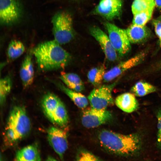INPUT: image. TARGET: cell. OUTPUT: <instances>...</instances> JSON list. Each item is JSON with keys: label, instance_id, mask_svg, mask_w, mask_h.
I'll use <instances>...</instances> for the list:
<instances>
[{"label": "cell", "instance_id": "obj_1", "mask_svg": "<svg viewBox=\"0 0 161 161\" xmlns=\"http://www.w3.org/2000/svg\"><path fill=\"white\" fill-rule=\"evenodd\" d=\"M55 40L38 44L32 51L39 70L45 72L63 69L71 60L70 55Z\"/></svg>", "mask_w": 161, "mask_h": 161}, {"label": "cell", "instance_id": "obj_2", "mask_svg": "<svg viewBox=\"0 0 161 161\" xmlns=\"http://www.w3.org/2000/svg\"><path fill=\"white\" fill-rule=\"evenodd\" d=\"M98 138L102 146L109 151L122 156H131L140 149V138L136 134H120L107 130H102Z\"/></svg>", "mask_w": 161, "mask_h": 161}, {"label": "cell", "instance_id": "obj_3", "mask_svg": "<svg viewBox=\"0 0 161 161\" xmlns=\"http://www.w3.org/2000/svg\"><path fill=\"white\" fill-rule=\"evenodd\" d=\"M31 126L30 120L24 107H14L10 113L5 128L6 142L9 144L16 143L29 133Z\"/></svg>", "mask_w": 161, "mask_h": 161}, {"label": "cell", "instance_id": "obj_4", "mask_svg": "<svg viewBox=\"0 0 161 161\" xmlns=\"http://www.w3.org/2000/svg\"><path fill=\"white\" fill-rule=\"evenodd\" d=\"M54 40L59 44H65L74 38L75 32L72 18L69 13L62 11L56 13L52 20Z\"/></svg>", "mask_w": 161, "mask_h": 161}, {"label": "cell", "instance_id": "obj_5", "mask_svg": "<svg viewBox=\"0 0 161 161\" xmlns=\"http://www.w3.org/2000/svg\"><path fill=\"white\" fill-rule=\"evenodd\" d=\"M104 25L111 43L117 53L121 56L128 53L131 46L126 30L108 22H105Z\"/></svg>", "mask_w": 161, "mask_h": 161}, {"label": "cell", "instance_id": "obj_6", "mask_svg": "<svg viewBox=\"0 0 161 161\" xmlns=\"http://www.w3.org/2000/svg\"><path fill=\"white\" fill-rule=\"evenodd\" d=\"M117 83L116 81L108 85H104L94 89L88 98L92 108L106 109L113 104L112 91Z\"/></svg>", "mask_w": 161, "mask_h": 161}, {"label": "cell", "instance_id": "obj_7", "mask_svg": "<svg viewBox=\"0 0 161 161\" xmlns=\"http://www.w3.org/2000/svg\"><path fill=\"white\" fill-rule=\"evenodd\" d=\"M22 14L19 0H0V21L2 25L15 24L20 20Z\"/></svg>", "mask_w": 161, "mask_h": 161}, {"label": "cell", "instance_id": "obj_8", "mask_svg": "<svg viewBox=\"0 0 161 161\" xmlns=\"http://www.w3.org/2000/svg\"><path fill=\"white\" fill-rule=\"evenodd\" d=\"M112 115L106 109H98L92 108L84 111L81 117V123L86 128L96 127L110 120Z\"/></svg>", "mask_w": 161, "mask_h": 161}, {"label": "cell", "instance_id": "obj_9", "mask_svg": "<svg viewBox=\"0 0 161 161\" xmlns=\"http://www.w3.org/2000/svg\"><path fill=\"white\" fill-rule=\"evenodd\" d=\"M123 4L122 0H100L93 13L112 21L121 16Z\"/></svg>", "mask_w": 161, "mask_h": 161}, {"label": "cell", "instance_id": "obj_10", "mask_svg": "<svg viewBox=\"0 0 161 161\" xmlns=\"http://www.w3.org/2000/svg\"><path fill=\"white\" fill-rule=\"evenodd\" d=\"M48 142L55 152L62 159L68 147L67 135L63 130L54 126L48 130Z\"/></svg>", "mask_w": 161, "mask_h": 161}, {"label": "cell", "instance_id": "obj_11", "mask_svg": "<svg viewBox=\"0 0 161 161\" xmlns=\"http://www.w3.org/2000/svg\"><path fill=\"white\" fill-rule=\"evenodd\" d=\"M145 53L142 52L126 61H122L105 73L103 81L110 82L126 71L136 66L143 60Z\"/></svg>", "mask_w": 161, "mask_h": 161}, {"label": "cell", "instance_id": "obj_12", "mask_svg": "<svg viewBox=\"0 0 161 161\" xmlns=\"http://www.w3.org/2000/svg\"><path fill=\"white\" fill-rule=\"evenodd\" d=\"M89 31L91 35L99 44L106 58L111 61H116L117 58V52L113 47L108 36L97 26L91 27Z\"/></svg>", "mask_w": 161, "mask_h": 161}, {"label": "cell", "instance_id": "obj_13", "mask_svg": "<svg viewBox=\"0 0 161 161\" xmlns=\"http://www.w3.org/2000/svg\"><path fill=\"white\" fill-rule=\"evenodd\" d=\"M32 53L28 52L25 56L20 69V77L24 88L29 87L33 80L34 70Z\"/></svg>", "mask_w": 161, "mask_h": 161}, {"label": "cell", "instance_id": "obj_14", "mask_svg": "<svg viewBox=\"0 0 161 161\" xmlns=\"http://www.w3.org/2000/svg\"><path fill=\"white\" fill-rule=\"evenodd\" d=\"M126 30L130 43L133 44L143 42L148 39L151 35L150 30L145 26L132 24Z\"/></svg>", "mask_w": 161, "mask_h": 161}, {"label": "cell", "instance_id": "obj_15", "mask_svg": "<svg viewBox=\"0 0 161 161\" xmlns=\"http://www.w3.org/2000/svg\"><path fill=\"white\" fill-rule=\"evenodd\" d=\"M116 106L123 111L131 113L138 108V103L133 93H125L118 96L116 98Z\"/></svg>", "mask_w": 161, "mask_h": 161}, {"label": "cell", "instance_id": "obj_16", "mask_svg": "<svg viewBox=\"0 0 161 161\" xmlns=\"http://www.w3.org/2000/svg\"><path fill=\"white\" fill-rule=\"evenodd\" d=\"M61 100L55 95L47 93L43 97L42 106L44 112L48 118L52 121L54 113Z\"/></svg>", "mask_w": 161, "mask_h": 161}, {"label": "cell", "instance_id": "obj_17", "mask_svg": "<svg viewBox=\"0 0 161 161\" xmlns=\"http://www.w3.org/2000/svg\"><path fill=\"white\" fill-rule=\"evenodd\" d=\"M59 78L66 86L73 90L80 92L84 89L83 82L75 73L62 72Z\"/></svg>", "mask_w": 161, "mask_h": 161}, {"label": "cell", "instance_id": "obj_18", "mask_svg": "<svg viewBox=\"0 0 161 161\" xmlns=\"http://www.w3.org/2000/svg\"><path fill=\"white\" fill-rule=\"evenodd\" d=\"M17 161H40V155L37 146L31 145L18 150L15 157Z\"/></svg>", "mask_w": 161, "mask_h": 161}, {"label": "cell", "instance_id": "obj_19", "mask_svg": "<svg viewBox=\"0 0 161 161\" xmlns=\"http://www.w3.org/2000/svg\"><path fill=\"white\" fill-rule=\"evenodd\" d=\"M58 87L64 92L78 107L81 109L86 108L88 104L87 98L79 92L73 90L63 83H58Z\"/></svg>", "mask_w": 161, "mask_h": 161}, {"label": "cell", "instance_id": "obj_20", "mask_svg": "<svg viewBox=\"0 0 161 161\" xmlns=\"http://www.w3.org/2000/svg\"><path fill=\"white\" fill-rule=\"evenodd\" d=\"M106 67L103 65L91 69L88 72L89 81L95 88L101 86L106 73Z\"/></svg>", "mask_w": 161, "mask_h": 161}, {"label": "cell", "instance_id": "obj_21", "mask_svg": "<svg viewBox=\"0 0 161 161\" xmlns=\"http://www.w3.org/2000/svg\"><path fill=\"white\" fill-rule=\"evenodd\" d=\"M68 121V117L66 108L61 100L54 113L51 122L63 126L66 125Z\"/></svg>", "mask_w": 161, "mask_h": 161}, {"label": "cell", "instance_id": "obj_22", "mask_svg": "<svg viewBox=\"0 0 161 161\" xmlns=\"http://www.w3.org/2000/svg\"><path fill=\"white\" fill-rule=\"evenodd\" d=\"M25 50V47L21 42L16 40H12L7 49V57L10 60H15L22 55Z\"/></svg>", "mask_w": 161, "mask_h": 161}, {"label": "cell", "instance_id": "obj_23", "mask_svg": "<svg viewBox=\"0 0 161 161\" xmlns=\"http://www.w3.org/2000/svg\"><path fill=\"white\" fill-rule=\"evenodd\" d=\"M157 90L154 86L149 83L140 81L136 83L131 88V91L135 96L142 97L154 92Z\"/></svg>", "mask_w": 161, "mask_h": 161}, {"label": "cell", "instance_id": "obj_24", "mask_svg": "<svg viewBox=\"0 0 161 161\" xmlns=\"http://www.w3.org/2000/svg\"><path fill=\"white\" fill-rule=\"evenodd\" d=\"M155 6L154 0H134L131 6L133 15L148 10H154Z\"/></svg>", "mask_w": 161, "mask_h": 161}, {"label": "cell", "instance_id": "obj_25", "mask_svg": "<svg viewBox=\"0 0 161 161\" xmlns=\"http://www.w3.org/2000/svg\"><path fill=\"white\" fill-rule=\"evenodd\" d=\"M12 87V80L9 75H7L0 79V103L3 104L9 94Z\"/></svg>", "mask_w": 161, "mask_h": 161}, {"label": "cell", "instance_id": "obj_26", "mask_svg": "<svg viewBox=\"0 0 161 161\" xmlns=\"http://www.w3.org/2000/svg\"><path fill=\"white\" fill-rule=\"evenodd\" d=\"M154 10H151L141 12L134 15L132 24L139 26H144L151 19Z\"/></svg>", "mask_w": 161, "mask_h": 161}, {"label": "cell", "instance_id": "obj_27", "mask_svg": "<svg viewBox=\"0 0 161 161\" xmlns=\"http://www.w3.org/2000/svg\"><path fill=\"white\" fill-rule=\"evenodd\" d=\"M77 160L79 161H98L100 160L93 154L87 151H81L77 157Z\"/></svg>", "mask_w": 161, "mask_h": 161}, {"label": "cell", "instance_id": "obj_28", "mask_svg": "<svg viewBox=\"0 0 161 161\" xmlns=\"http://www.w3.org/2000/svg\"><path fill=\"white\" fill-rule=\"evenodd\" d=\"M152 23L155 32L159 39L160 45L161 47V20L156 19L153 21Z\"/></svg>", "mask_w": 161, "mask_h": 161}, {"label": "cell", "instance_id": "obj_29", "mask_svg": "<svg viewBox=\"0 0 161 161\" xmlns=\"http://www.w3.org/2000/svg\"><path fill=\"white\" fill-rule=\"evenodd\" d=\"M158 120L157 141L161 147V110L159 111L157 114Z\"/></svg>", "mask_w": 161, "mask_h": 161}, {"label": "cell", "instance_id": "obj_30", "mask_svg": "<svg viewBox=\"0 0 161 161\" xmlns=\"http://www.w3.org/2000/svg\"><path fill=\"white\" fill-rule=\"evenodd\" d=\"M155 6L158 8L161 9V0H154Z\"/></svg>", "mask_w": 161, "mask_h": 161}, {"label": "cell", "instance_id": "obj_31", "mask_svg": "<svg viewBox=\"0 0 161 161\" xmlns=\"http://www.w3.org/2000/svg\"><path fill=\"white\" fill-rule=\"evenodd\" d=\"M47 159H48L47 160H51H51H54V159H55V158H53V157H49L47 158Z\"/></svg>", "mask_w": 161, "mask_h": 161}, {"label": "cell", "instance_id": "obj_32", "mask_svg": "<svg viewBox=\"0 0 161 161\" xmlns=\"http://www.w3.org/2000/svg\"><path fill=\"white\" fill-rule=\"evenodd\" d=\"M157 19L158 20H161V15L158 17Z\"/></svg>", "mask_w": 161, "mask_h": 161}]
</instances>
